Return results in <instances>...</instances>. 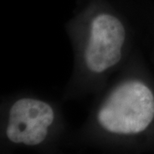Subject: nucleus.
Here are the masks:
<instances>
[{"instance_id": "nucleus-2", "label": "nucleus", "mask_w": 154, "mask_h": 154, "mask_svg": "<svg viewBox=\"0 0 154 154\" xmlns=\"http://www.w3.org/2000/svg\"><path fill=\"white\" fill-rule=\"evenodd\" d=\"M126 39V30L117 17L100 13L93 18L84 60L90 71L101 74L117 64Z\"/></svg>"}, {"instance_id": "nucleus-1", "label": "nucleus", "mask_w": 154, "mask_h": 154, "mask_svg": "<svg viewBox=\"0 0 154 154\" xmlns=\"http://www.w3.org/2000/svg\"><path fill=\"white\" fill-rule=\"evenodd\" d=\"M154 118V95L137 80L122 83L100 107L97 119L107 132L131 135L143 132Z\"/></svg>"}]
</instances>
